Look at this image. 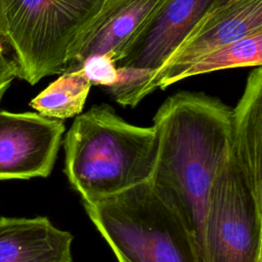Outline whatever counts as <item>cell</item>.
I'll use <instances>...</instances> for the list:
<instances>
[{"label": "cell", "mask_w": 262, "mask_h": 262, "mask_svg": "<svg viewBox=\"0 0 262 262\" xmlns=\"http://www.w3.org/2000/svg\"><path fill=\"white\" fill-rule=\"evenodd\" d=\"M83 205L119 262H202L188 229L149 181Z\"/></svg>", "instance_id": "obj_3"}, {"label": "cell", "mask_w": 262, "mask_h": 262, "mask_svg": "<svg viewBox=\"0 0 262 262\" xmlns=\"http://www.w3.org/2000/svg\"><path fill=\"white\" fill-rule=\"evenodd\" d=\"M63 132L60 120L0 111V180L47 177Z\"/></svg>", "instance_id": "obj_6"}, {"label": "cell", "mask_w": 262, "mask_h": 262, "mask_svg": "<svg viewBox=\"0 0 262 262\" xmlns=\"http://www.w3.org/2000/svg\"><path fill=\"white\" fill-rule=\"evenodd\" d=\"M106 0H0L3 39L18 76L34 85L64 71L70 52Z\"/></svg>", "instance_id": "obj_4"}, {"label": "cell", "mask_w": 262, "mask_h": 262, "mask_svg": "<svg viewBox=\"0 0 262 262\" xmlns=\"http://www.w3.org/2000/svg\"><path fill=\"white\" fill-rule=\"evenodd\" d=\"M231 115L216 97L181 91L154 117L158 155L149 183L188 229L202 262L208 194L230 149Z\"/></svg>", "instance_id": "obj_1"}, {"label": "cell", "mask_w": 262, "mask_h": 262, "mask_svg": "<svg viewBox=\"0 0 262 262\" xmlns=\"http://www.w3.org/2000/svg\"><path fill=\"white\" fill-rule=\"evenodd\" d=\"M261 205L262 162L229 149L208 194L204 262H262Z\"/></svg>", "instance_id": "obj_5"}, {"label": "cell", "mask_w": 262, "mask_h": 262, "mask_svg": "<svg viewBox=\"0 0 262 262\" xmlns=\"http://www.w3.org/2000/svg\"><path fill=\"white\" fill-rule=\"evenodd\" d=\"M18 76L17 64L14 59L0 54V101L11 83Z\"/></svg>", "instance_id": "obj_14"}, {"label": "cell", "mask_w": 262, "mask_h": 262, "mask_svg": "<svg viewBox=\"0 0 262 262\" xmlns=\"http://www.w3.org/2000/svg\"><path fill=\"white\" fill-rule=\"evenodd\" d=\"M163 0H106L74 44L64 71L81 70L93 55H107L116 63L125 46Z\"/></svg>", "instance_id": "obj_8"}, {"label": "cell", "mask_w": 262, "mask_h": 262, "mask_svg": "<svg viewBox=\"0 0 262 262\" xmlns=\"http://www.w3.org/2000/svg\"><path fill=\"white\" fill-rule=\"evenodd\" d=\"M259 31L262 0H231L209 12L160 70L184 66Z\"/></svg>", "instance_id": "obj_9"}, {"label": "cell", "mask_w": 262, "mask_h": 262, "mask_svg": "<svg viewBox=\"0 0 262 262\" xmlns=\"http://www.w3.org/2000/svg\"><path fill=\"white\" fill-rule=\"evenodd\" d=\"M261 63L262 31H259L229 45L211 51L184 66L158 71L139 91L137 101L139 103L142 98L158 88L165 89L185 78L218 70L261 67Z\"/></svg>", "instance_id": "obj_11"}, {"label": "cell", "mask_w": 262, "mask_h": 262, "mask_svg": "<svg viewBox=\"0 0 262 262\" xmlns=\"http://www.w3.org/2000/svg\"><path fill=\"white\" fill-rule=\"evenodd\" d=\"M81 70L92 86H102L110 89L118 81L117 66L107 55H93L87 58Z\"/></svg>", "instance_id": "obj_13"}, {"label": "cell", "mask_w": 262, "mask_h": 262, "mask_svg": "<svg viewBox=\"0 0 262 262\" xmlns=\"http://www.w3.org/2000/svg\"><path fill=\"white\" fill-rule=\"evenodd\" d=\"M219 0H163L121 52L117 67L152 75L211 12Z\"/></svg>", "instance_id": "obj_7"}, {"label": "cell", "mask_w": 262, "mask_h": 262, "mask_svg": "<svg viewBox=\"0 0 262 262\" xmlns=\"http://www.w3.org/2000/svg\"><path fill=\"white\" fill-rule=\"evenodd\" d=\"M91 86L82 70L63 72L31 100L30 106L43 117L62 121L82 112Z\"/></svg>", "instance_id": "obj_12"}, {"label": "cell", "mask_w": 262, "mask_h": 262, "mask_svg": "<svg viewBox=\"0 0 262 262\" xmlns=\"http://www.w3.org/2000/svg\"><path fill=\"white\" fill-rule=\"evenodd\" d=\"M1 37H0V54H2L3 53V51H4V47H3V44H2V41H1Z\"/></svg>", "instance_id": "obj_17"}, {"label": "cell", "mask_w": 262, "mask_h": 262, "mask_svg": "<svg viewBox=\"0 0 262 262\" xmlns=\"http://www.w3.org/2000/svg\"><path fill=\"white\" fill-rule=\"evenodd\" d=\"M229 1H231V0H219V1H218V3H217V5H216V7L221 6V5H223V4H225V3L229 2Z\"/></svg>", "instance_id": "obj_16"}, {"label": "cell", "mask_w": 262, "mask_h": 262, "mask_svg": "<svg viewBox=\"0 0 262 262\" xmlns=\"http://www.w3.org/2000/svg\"><path fill=\"white\" fill-rule=\"evenodd\" d=\"M0 37L3 39V31H2V19H1V8H0Z\"/></svg>", "instance_id": "obj_15"}, {"label": "cell", "mask_w": 262, "mask_h": 262, "mask_svg": "<svg viewBox=\"0 0 262 262\" xmlns=\"http://www.w3.org/2000/svg\"><path fill=\"white\" fill-rule=\"evenodd\" d=\"M73 238L47 217H0V262H73Z\"/></svg>", "instance_id": "obj_10"}, {"label": "cell", "mask_w": 262, "mask_h": 262, "mask_svg": "<svg viewBox=\"0 0 262 262\" xmlns=\"http://www.w3.org/2000/svg\"><path fill=\"white\" fill-rule=\"evenodd\" d=\"M64 173L83 202L149 181L157 161L154 126L129 124L105 103L79 115L64 138Z\"/></svg>", "instance_id": "obj_2"}]
</instances>
